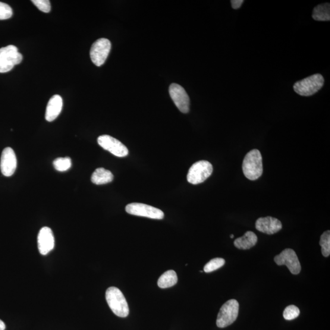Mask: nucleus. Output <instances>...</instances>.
<instances>
[{"label":"nucleus","instance_id":"nucleus-1","mask_svg":"<svg viewBox=\"0 0 330 330\" xmlns=\"http://www.w3.org/2000/svg\"><path fill=\"white\" fill-rule=\"evenodd\" d=\"M244 174L251 181L258 179L263 173L262 157L259 150L253 149L245 157L242 165Z\"/></svg>","mask_w":330,"mask_h":330},{"label":"nucleus","instance_id":"nucleus-2","mask_svg":"<svg viewBox=\"0 0 330 330\" xmlns=\"http://www.w3.org/2000/svg\"><path fill=\"white\" fill-rule=\"evenodd\" d=\"M106 300L115 315L126 317L129 314V307L122 292L117 288L110 287L106 291Z\"/></svg>","mask_w":330,"mask_h":330},{"label":"nucleus","instance_id":"nucleus-3","mask_svg":"<svg viewBox=\"0 0 330 330\" xmlns=\"http://www.w3.org/2000/svg\"><path fill=\"white\" fill-rule=\"evenodd\" d=\"M324 84V78L321 74H314L294 84L295 92L301 96H311L318 92Z\"/></svg>","mask_w":330,"mask_h":330},{"label":"nucleus","instance_id":"nucleus-4","mask_svg":"<svg viewBox=\"0 0 330 330\" xmlns=\"http://www.w3.org/2000/svg\"><path fill=\"white\" fill-rule=\"evenodd\" d=\"M23 56L14 46H8L0 49V73L12 70L15 65L19 64Z\"/></svg>","mask_w":330,"mask_h":330},{"label":"nucleus","instance_id":"nucleus-5","mask_svg":"<svg viewBox=\"0 0 330 330\" xmlns=\"http://www.w3.org/2000/svg\"><path fill=\"white\" fill-rule=\"evenodd\" d=\"M239 304L236 300L231 299L223 304L218 314L216 325L219 328H225L232 324L236 320Z\"/></svg>","mask_w":330,"mask_h":330},{"label":"nucleus","instance_id":"nucleus-6","mask_svg":"<svg viewBox=\"0 0 330 330\" xmlns=\"http://www.w3.org/2000/svg\"><path fill=\"white\" fill-rule=\"evenodd\" d=\"M212 172L211 163L206 160H201L191 166L188 172L187 181L193 185L203 183L211 175Z\"/></svg>","mask_w":330,"mask_h":330},{"label":"nucleus","instance_id":"nucleus-7","mask_svg":"<svg viewBox=\"0 0 330 330\" xmlns=\"http://www.w3.org/2000/svg\"><path fill=\"white\" fill-rule=\"evenodd\" d=\"M111 48L112 44L108 39L101 38L97 40L90 50L91 59L93 63L98 67L104 64Z\"/></svg>","mask_w":330,"mask_h":330},{"label":"nucleus","instance_id":"nucleus-8","mask_svg":"<svg viewBox=\"0 0 330 330\" xmlns=\"http://www.w3.org/2000/svg\"><path fill=\"white\" fill-rule=\"evenodd\" d=\"M125 211L130 215L152 219H162L164 217V213L161 210L142 203L128 204L125 207Z\"/></svg>","mask_w":330,"mask_h":330},{"label":"nucleus","instance_id":"nucleus-9","mask_svg":"<svg viewBox=\"0 0 330 330\" xmlns=\"http://www.w3.org/2000/svg\"><path fill=\"white\" fill-rule=\"evenodd\" d=\"M274 260L278 266H286L292 274L298 275L301 272V267L296 253L287 248L274 257Z\"/></svg>","mask_w":330,"mask_h":330},{"label":"nucleus","instance_id":"nucleus-10","mask_svg":"<svg viewBox=\"0 0 330 330\" xmlns=\"http://www.w3.org/2000/svg\"><path fill=\"white\" fill-rule=\"evenodd\" d=\"M99 145L113 155L118 157H124L128 153L127 147L121 141L108 135H101L97 139Z\"/></svg>","mask_w":330,"mask_h":330},{"label":"nucleus","instance_id":"nucleus-11","mask_svg":"<svg viewBox=\"0 0 330 330\" xmlns=\"http://www.w3.org/2000/svg\"><path fill=\"white\" fill-rule=\"evenodd\" d=\"M169 93L175 105L182 113L189 112L190 98L184 87L179 84L172 83L169 86Z\"/></svg>","mask_w":330,"mask_h":330},{"label":"nucleus","instance_id":"nucleus-12","mask_svg":"<svg viewBox=\"0 0 330 330\" xmlns=\"http://www.w3.org/2000/svg\"><path fill=\"white\" fill-rule=\"evenodd\" d=\"M17 164L16 156L14 150L11 147H6L3 150L0 162L2 173L6 177H10L16 170Z\"/></svg>","mask_w":330,"mask_h":330},{"label":"nucleus","instance_id":"nucleus-13","mask_svg":"<svg viewBox=\"0 0 330 330\" xmlns=\"http://www.w3.org/2000/svg\"><path fill=\"white\" fill-rule=\"evenodd\" d=\"M39 251L42 255H47L55 247V238L53 231L49 227L40 229L37 237Z\"/></svg>","mask_w":330,"mask_h":330},{"label":"nucleus","instance_id":"nucleus-14","mask_svg":"<svg viewBox=\"0 0 330 330\" xmlns=\"http://www.w3.org/2000/svg\"><path fill=\"white\" fill-rule=\"evenodd\" d=\"M282 223L279 220L272 216L259 218L256 222V229L262 233L272 235L281 230Z\"/></svg>","mask_w":330,"mask_h":330},{"label":"nucleus","instance_id":"nucleus-15","mask_svg":"<svg viewBox=\"0 0 330 330\" xmlns=\"http://www.w3.org/2000/svg\"><path fill=\"white\" fill-rule=\"evenodd\" d=\"M63 102L59 95H54L49 100L47 104L46 113V119L47 121L52 122L60 114Z\"/></svg>","mask_w":330,"mask_h":330},{"label":"nucleus","instance_id":"nucleus-16","mask_svg":"<svg viewBox=\"0 0 330 330\" xmlns=\"http://www.w3.org/2000/svg\"><path fill=\"white\" fill-rule=\"evenodd\" d=\"M257 242V235L252 231H247L243 236L236 238L234 244L238 249L249 250L251 248L255 246Z\"/></svg>","mask_w":330,"mask_h":330},{"label":"nucleus","instance_id":"nucleus-17","mask_svg":"<svg viewBox=\"0 0 330 330\" xmlns=\"http://www.w3.org/2000/svg\"><path fill=\"white\" fill-rule=\"evenodd\" d=\"M113 178L114 176L111 171L105 168H99L93 172L91 176V181L96 185H103L112 182Z\"/></svg>","mask_w":330,"mask_h":330},{"label":"nucleus","instance_id":"nucleus-18","mask_svg":"<svg viewBox=\"0 0 330 330\" xmlns=\"http://www.w3.org/2000/svg\"><path fill=\"white\" fill-rule=\"evenodd\" d=\"M178 276L174 270H168L160 276L158 280L159 287L166 289L172 287L178 282Z\"/></svg>","mask_w":330,"mask_h":330},{"label":"nucleus","instance_id":"nucleus-19","mask_svg":"<svg viewBox=\"0 0 330 330\" xmlns=\"http://www.w3.org/2000/svg\"><path fill=\"white\" fill-rule=\"evenodd\" d=\"M313 18L317 21L330 20V5L328 3L320 4L314 8Z\"/></svg>","mask_w":330,"mask_h":330},{"label":"nucleus","instance_id":"nucleus-20","mask_svg":"<svg viewBox=\"0 0 330 330\" xmlns=\"http://www.w3.org/2000/svg\"><path fill=\"white\" fill-rule=\"evenodd\" d=\"M53 166L59 172L68 171L72 166L71 159L69 157H59L53 162Z\"/></svg>","mask_w":330,"mask_h":330},{"label":"nucleus","instance_id":"nucleus-21","mask_svg":"<svg viewBox=\"0 0 330 330\" xmlns=\"http://www.w3.org/2000/svg\"><path fill=\"white\" fill-rule=\"evenodd\" d=\"M320 247L322 248V255L328 257L330 254V231H326L323 232L319 241Z\"/></svg>","mask_w":330,"mask_h":330},{"label":"nucleus","instance_id":"nucleus-22","mask_svg":"<svg viewBox=\"0 0 330 330\" xmlns=\"http://www.w3.org/2000/svg\"><path fill=\"white\" fill-rule=\"evenodd\" d=\"M225 264V260L223 258H214L210 260L204 267V271L206 273H210L218 270Z\"/></svg>","mask_w":330,"mask_h":330},{"label":"nucleus","instance_id":"nucleus-23","mask_svg":"<svg viewBox=\"0 0 330 330\" xmlns=\"http://www.w3.org/2000/svg\"><path fill=\"white\" fill-rule=\"evenodd\" d=\"M300 310L295 305H290L285 307L283 312V317L285 320H292L299 316Z\"/></svg>","mask_w":330,"mask_h":330},{"label":"nucleus","instance_id":"nucleus-24","mask_svg":"<svg viewBox=\"0 0 330 330\" xmlns=\"http://www.w3.org/2000/svg\"><path fill=\"white\" fill-rule=\"evenodd\" d=\"M13 14L10 6L5 3L0 2V20H7Z\"/></svg>","mask_w":330,"mask_h":330},{"label":"nucleus","instance_id":"nucleus-25","mask_svg":"<svg viewBox=\"0 0 330 330\" xmlns=\"http://www.w3.org/2000/svg\"><path fill=\"white\" fill-rule=\"evenodd\" d=\"M32 3L37 8L45 13L51 11V5L49 0H33Z\"/></svg>","mask_w":330,"mask_h":330},{"label":"nucleus","instance_id":"nucleus-26","mask_svg":"<svg viewBox=\"0 0 330 330\" xmlns=\"http://www.w3.org/2000/svg\"><path fill=\"white\" fill-rule=\"evenodd\" d=\"M244 2V0H232L231 1L232 7L234 9H239Z\"/></svg>","mask_w":330,"mask_h":330},{"label":"nucleus","instance_id":"nucleus-27","mask_svg":"<svg viewBox=\"0 0 330 330\" xmlns=\"http://www.w3.org/2000/svg\"><path fill=\"white\" fill-rule=\"evenodd\" d=\"M6 328V325L5 323L2 321V320H0V330H5Z\"/></svg>","mask_w":330,"mask_h":330},{"label":"nucleus","instance_id":"nucleus-28","mask_svg":"<svg viewBox=\"0 0 330 330\" xmlns=\"http://www.w3.org/2000/svg\"><path fill=\"white\" fill-rule=\"evenodd\" d=\"M234 235H233V234H231V238H234Z\"/></svg>","mask_w":330,"mask_h":330}]
</instances>
